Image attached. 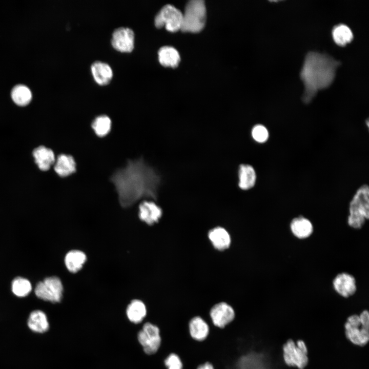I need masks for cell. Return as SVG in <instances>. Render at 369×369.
Masks as SVG:
<instances>
[{
  "label": "cell",
  "mask_w": 369,
  "mask_h": 369,
  "mask_svg": "<svg viewBox=\"0 0 369 369\" xmlns=\"http://www.w3.org/2000/svg\"><path fill=\"white\" fill-rule=\"evenodd\" d=\"M124 208L133 206L144 198L156 199L160 177L141 157L128 160L126 166L117 169L110 177Z\"/></svg>",
  "instance_id": "1"
},
{
  "label": "cell",
  "mask_w": 369,
  "mask_h": 369,
  "mask_svg": "<svg viewBox=\"0 0 369 369\" xmlns=\"http://www.w3.org/2000/svg\"><path fill=\"white\" fill-rule=\"evenodd\" d=\"M340 62L326 53L311 51L306 55L300 73L304 91V103L311 101L319 90L328 88L333 83Z\"/></svg>",
  "instance_id": "2"
},
{
  "label": "cell",
  "mask_w": 369,
  "mask_h": 369,
  "mask_svg": "<svg viewBox=\"0 0 369 369\" xmlns=\"http://www.w3.org/2000/svg\"><path fill=\"white\" fill-rule=\"evenodd\" d=\"M346 339L354 345L363 347L369 341V313L363 310L359 315L348 316L344 323Z\"/></svg>",
  "instance_id": "3"
},
{
  "label": "cell",
  "mask_w": 369,
  "mask_h": 369,
  "mask_svg": "<svg viewBox=\"0 0 369 369\" xmlns=\"http://www.w3.org/2000/svg\"><path fill=\"white\" fill-rule=\"evenodd\" d=\"M347 218L348 226L354 229H360L369 218V188L364 184L356 191L351 200Z\"/></svg>",
  "instance_id": "4"
},
{
  "label": "cell",
  "mask_w": 369,
  "mask_h": 369,
  "mask_svg": "<svg viewBox=\"0 0 369 369\" xmlns=\"http://www.w3.org/2000/svg\"><path fill=\"white\" fill-rule=\"evenodd\" d=\"M283 361L288 366L304 369L309 363V350L305 341L288 339L282 347Z\"/></svg>",
  "instance_id": "5"
},
{
  "label": "cell",
  "mask_w": 369,
  "mask_h": 369,
  "mask_svg": "<svg viewBox=\"0 0 369 369\" xmlns=\"http://www.w3.org/2000/svg\"><path fill=\"white\" fill-rule=\"evenodd\" d=\"M206 20V8L202 0H192L187 4L182 13L180 30L183 32L197 33L204 27Z\"/></svg>",
  "instance_id": "6"
},
{
  "label": "cell",
  "mask_w": 369,
  "mask_h": 369,
  "mask_svg": "<svg viewBox=\"0 0 369 369\" xmlns=\"http://www.w3.org/2000/svg\"><path fill=\"white\" fill-rule=\"evenodd\" d=\"M63 293L62 282L56 276L45 278L37 283L34 289V293L37 298L54 303L61 301Z\"/></svg>",
  "instance_id": "7"
},
{
  "label": "cell",
  "mask_w": 369,
  "mask_h": 369,
  "mask_svg": "<svg viewBox=\"0 0 369 369\" xmlns=\"http://www.w3.org/2000/svg\"><path fill=\"white\" fill-rule=\"evenodd\" d=\"M137 339L144 352L148 355H153L158 352L161 345L159 328L151 322H146L138 333Z\"/></svg>",
  "instance_id": "8"
},
{
  "label": "cell",
  "mask_w": 369,
  "mask_h": 369,
  "mask_svg": "<svg viewBox=\"0 0 369 369\" xmlns=\"http://www.w3.org/2000/svg\"><path fill=\"white\" fill-rule=\"evenodd\" d=\"M182 20V13L170 4L163 6L156 15L154 24L157 28L163 26L170 32L180 30Z\"/></svg>",
  "instance_id": "9"
},
{
  "label": "cell",
  "mask_w": 369,
  "mask_h": 369,
  "mask_svg": "<svg viewBox=\"0 0 369 369\" xmlns=\"http://www.w3.org/2000/svg\"><path fill=\"white\" fill-rule=\"evenodd\" d=\"M135 34L133 30L127 27L114 29L111 43L113 47L122 52H130L134 49Z\"/></svg>",
  "instance_id": "10"
},
{
  "label": "cell",
  "mask_w": 369,
  "mask_h": 369,
  "mask_svg": "<svg viewBox=\"0 0 369 369\" xmlns=\"http://www.w3.org/2000/svg\"><path fill=\"white\" fill-rule=\"evenodd\" d=\"M209 315L213 325L223 328L235 318V311L231 305L224 301L215 304L210 309Z\"/></svg>",
  "instance_id": "11"
},
{
  "label": "cell",
  "mask_w": 369,
  "mask_h": 369,
  "mask_svg": "<svg viewBox=\"0 0 369 369\" xmlns=\"http://www.w3.org/2000/svg\"><path fill=\"white\" fill-rule=\"evenodd\" d=\"M332 284L335 291L345 298L353 296L357 291L356 279L348 273L342 272L338 274L334 277Z\"/></svg>",
  "instance_id": "12"
},
{
  "label": "cell",
  "mask_w": 369,
  "mask_h": 369,
  "mask_svg": "<svg viewBox=\"0 0 369 369\" xmlns=\"http://www.w3.org/2000/svg\"><path fill=\"white\" fill-rule=\"evenodd\" d=\"M290 228L292 234L300 239L309 238L314 231L312 222L302 216L294 218L290 222Z\"/></svg>",
  "instance_id": "13"
},
{
  "label": "cell",
  "mask_w": 369,
  "mask_h": 369,
  "mask_svg": "<svg viewBox=\"0 0 369 369\" xmlns=\"http://www.w3.org/2000/svg\"><path fill=\"white\" fill-rule=\"evenodd\" d=\"M162 214L161 209L153 201H145L139 206V217L148 224L158 221Z\"/></svg>",
  "instance_id": "14"
},
{
  "label": "cell",
  "mask_w": 369,
  "mask_h": 369,
  "mask_svg": "<svg viewBox=\"0 0 369 369\" xmlns=\"http://www.w3.org/2000/svg\"><path fill=\"white\" fill-rule=\"evenodd\" d=\"M27 324L32 332L38 334L47 332L50 327L47 315L40 310H34L30 313Z\"/></svg>",
  "instance_id": "15"
},
{
  "label": "cell",
  "mask_w": 369,
  "mask_h": 369,
  "mask_svg": "<svg viewBox=\"0 0 369 369\" xmlns=\"http://www.w3.org/2000/svg\"><path fill=\"white\" fill-rule=\"evenodd\" d=\"M91 71L95 81L100 85L108 84L113 77L111 66L100 60H96L91 64Z\"/></svg>",
  "instance_id": "16"
},
{
  "label": "cell",
  "mask_w": 369,
  "mask_h": 369,
  "mask_svg": "<svg viewBox=\"0 0 369 369\" xmlns=\"http://www.w3.org/2000/svg\"><path fill=\"white\" fill-rule=\"evenodd\" d=\"M35 161L39 169L47 171L54 164L55 158L52 150L44 146L36 148L33 152Z\"/></svg>",
  "instance_id": "17"
},
{
  "label": "cell",
  "mask_w": 369,
  "mask_h": 369,
  "mask_svg": "<svg viewBox=\"0 0 369 369\" xmlns=\"http://www.w3.org/2000/svg\"><path fill=\"white\" fill-rule=\"evenodd\" d=\"M238 186L242 190L253 188L256 183L257 175L254 168L250 165L241 164L238 170Z\"/></svg>",
  "instance_id": "18"
},
{
  "label": "cell",
  "mask_w": 369,
  "mask_h": 369,
  "mask_svg": "<svg viewBox=\"0 0 369 369\" xmlns=\"http://www.w3.org/2000/svg\"><path fill=\"white\" fill-rule=\"evenodd\" d=\"M188 326L190 336L196 341H203L209 334L208 324L199 316L193 317L189 321Z\"/></svg>",
  "instance_id": "19"
},
{
  "label": "cell",
  "mask_w": 369,
  "mask_h": 369,
  "mask_svg": "<svg viewBox=\"0 0 369 369\" xmlns=\"http://www.w3.org/2000/svg\"><path fill=\"white\" fill-rule=\"evenodd\" d=\"M54 170L60 177L68 176L76 170V165L74 158L67 154L59 155L54 163Z\"/></svg>",
  "instance_id": "20"
},
{
  "label": "cell",
  "mask_w": 369,
  "mask_h": 369,
  "mask_svg": "<svg viewBox=\"0 0 369 369\" xmlns=\"http://www.w3.org/2000/svg\"><path fill=\"white\" fill-rule=\"evenodd\" d=\"M208 236L213 245L218 250H225L230 245V236L223 228L216 227L212 229L209 231Z\"/></svg>",
  "instance_id": "21"
},
{
  "label": "cell",
  "mask_w": 369,
  "mask_h": 369,
  "mask_svg": "<svg viewBox=\"0 0 369 369\" xmlns=\"http://www.w3.org/2000/svg\"><path fill=\"white\" fill-rule=\"evenodd\" d=\"M158 58L160 64L165 67H176L180 60L178 52L174 48L165 46L158 51Z\"/></svg>",
  "instance_id": "22"
},
{
  "label": "cell",
  "mask_w": 369,
  "mask_h": 369,
  "mask_svg": "<svg viewBox=\"0 0 369 369\" xmlns=\"http://www.w3.org/2000/svg\"><path fill=\"white\" fill-rule=\"evenodd\" d=\"M86 259V256L82 251L72 250L66 255L65 264L69 272L74 273L82 268Z\"/></svg>",
  "instance_id": "23"
},
{
  "label": "cell",
  "mask_w": 369,
  "mask_h": 369,
  "mask_svg": "<svg viewBox=\"0 0 369 369\" xmlns=\"http://www.w3.org/2000/svg\"><path fill=\"white\" fill-rule=\"evenodd\" d=\"M126 314L129 320L135 324L141 322L147 315L145 304L139 300H133L128 305Z\"/></svg>",
  "instance_id": "24"
},
{
  "label": "cell",
  "mask_w": 369,
  "mask_h": 369,
  "mask_svg": "<svg viewBox=\"0 0 369 369\" xmlns=\"http://www.w3.org/2000/svg\"><path fill=\"white\" fill-rule=\"evenodd\" d=\"M11 96L13 102L19 106H27L32 98L31 90L24 85L15 86L11 91Z\"/></svg>",
  "instance_id": "25"
},
{
  "label": "cell",
  "mask_w": 369,
  "mask_h": 369,
  "mask_svg": "<svg viewBox=\"0 0 369 369\" xmlns=\"http://www.w3.org/2000/svg\"><path fill=\"white\" fill-rule=\"evenodd\" d=\"M332 36L335 43L340 46H345L353 38V34L350 28L343 24L338 25L333 28Z\"/></svg>",
  "instance_id": "26"
},
{
  "label": "cell",
  "mask_w": 369,
  "mask_h": 369,
  "mask_svg": "<svg viewBox=\"0 0 369 369\" xmlns=\"http://www.w3.org/2000/svg\"><path fill=\"white\" fill-rule=\"evenodd\" d=\"M30 281L23 277H15L11 283V290L13 294L19 298L28 296L32 291Z\"/></svg>",
  "instance_id": "27"
},
{
  "label": "cell",
  "mask_w": 369,
  "mask_h": 369,
  "mask_svg": "<svg viewBox=\"0 0 369 369\" xmlns=\"http://www.w3.org/2000/svg\"><path fill=\"white\" fill-rule=\"evenodd\" d=\"M111 120L106 115H100L94 118L91 127L95 134L98 137L106 136L111 129Z\"/></svg>",
  "instance_id": "28"
},
{
  "label": "cell",
  "mask_w": 369,
  "mask_h": 369,
  "mask_svg": "<svg viewBox=\"0 0 369 369\" xmlns=\"http://www.w3.org/2000/svg\"><path fill=\"white\" fill-rule=\"evenodd\" d=\"M251 134L253 139L260 144L265 142L269 137V133L267 128L261 124L254 126L252 129Z\"/></svg>",
  "instance_id": "29"
},
{
  "label": "cell",
  "mask_w": 369,
  "mask_h": 369,
  "mask_svg": "<svg viewBox=\"0 0 369 369\" xmlns=\"http://www.w3.org/2000/svg\"><path fill=\"white\" fill-rule=\"evenodd\" d=\"M163 363L167 369H182L181 359L174 353L169 355L164 360Z\"/></svg>",
  "instance_id": "30"
},
{
  "label": "cell",
  "mask_w": 369,
  "mask_h": 369,
  "mask_svg": "<svg viewBox=\"0 0 369 369\" xmlns=\"http://www.w3.org/2000/svg\"><path fill=\"white\" fill-rule=\"evenodd\" d=\"M197 369H214V367L211 363L207 362L203 364L199 365Z\"/></svg>",
  "instance_id": "31"
},
{
  "label": "cell",
  "mask_w": 369,
  "mask_h": 369,
  "mask_svg": "<svg viewBox=\"0 0 369 369\" xmlns=\"http://www.w3.org/2000/svg\"><path fill=\"white\" fill-rule=\"evenodd\" d=\"M366 125H367V126L368 127V119H367V121H366Z\"/></svg>",
  "instance_id": "32"
}]
</instances>
